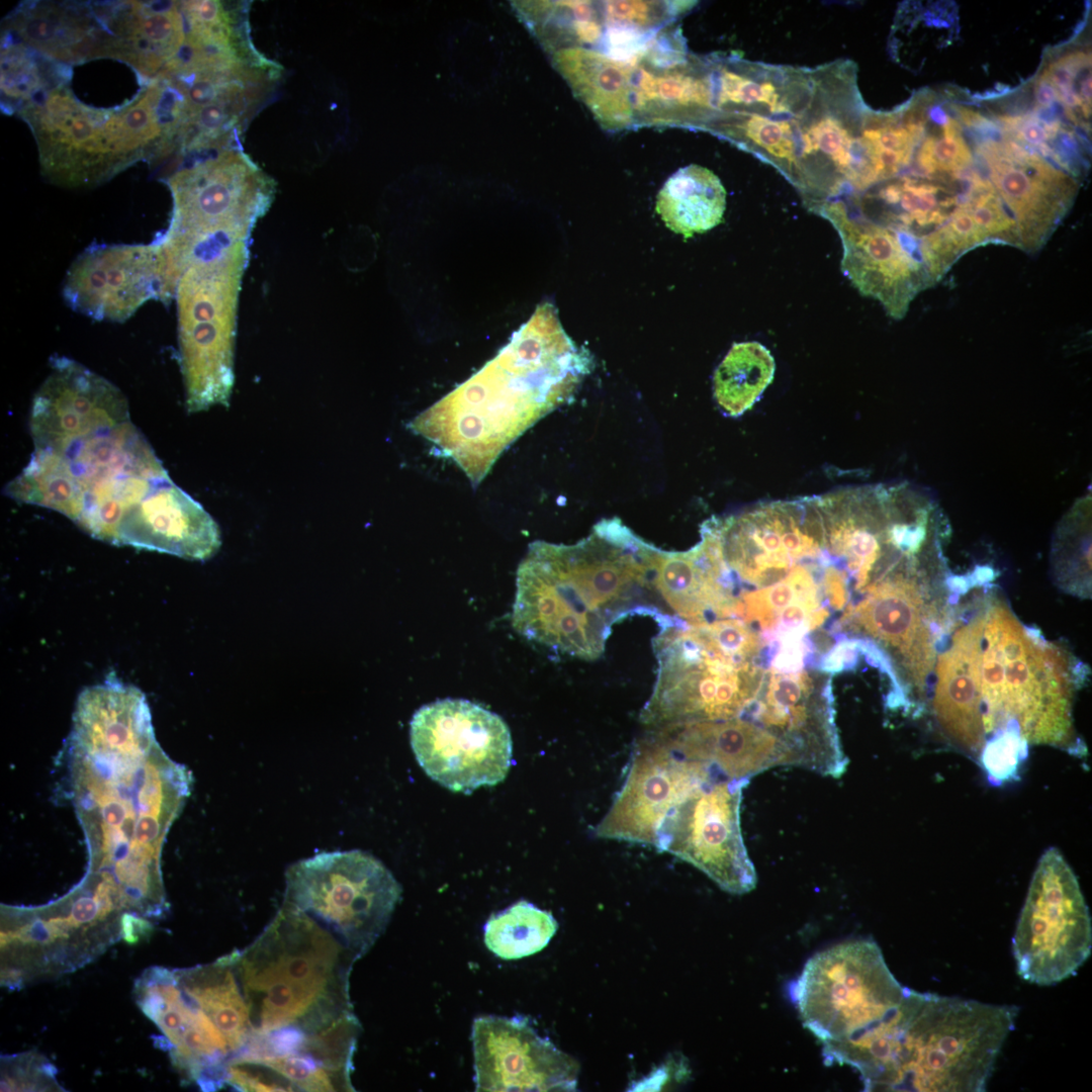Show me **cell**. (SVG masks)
Wrapping results in <instances>:
<instances>
[{"label": "cell", "mask_w": 1092, "mask_h": 1092, "mask_svg": "<svg viewBox=\"0 0 1092 1092\" xmlns=\"http://www.w3.org/2000/svg\"><path fill=\"white\" fill-rule=\"evenodd\" d=\"M253 1033L294 1026L318 1031L351 1012L348 977L356 958L325 926L284 903L261 935L228 954Z\"/></svg>", "instance_id": "5b68a950"}, {"label": "cell", "mask_w": 1092, "mask_h": 1092, "mask_svg": "<svg viewBox=\"0 0 1092 1092\" xmlns=\"http://www.w3.org/2000/svg\"><path fill=\"white\" fill-rule=\"evenodd\" d=\"M225 1084L241 1091H296L291 1083L269 1067L239 1059L229 1061Z\"/></svg>", "instance_id": "836d02e7"}, {"label": "cell", "mask_w": 1092, "mask_h": 1092, "mask_svg": "<svg viewBox=\"0 0 1092 1092\" xmlns=\"http://www.w3.org/2000/svg\"><path fill=\"white\" fill-rule=\"evenodd\" d=\"M248 242L206 252L184 271L176 287L180 367L190 414L229 406L234 349Z\"/></svg>", "instance_id": "30bf717a"}, {"label": "cell", "mask_w": 1092, "mask_h": 1092, "mask_svg": "<svg viewBox=\"0 0 1092 1092\" xmlns=\"http://www.w3.org/2000/svg\"><path fill=\"white\" fill-rule=\"evenodd\" d=\"M726 190L716 174L699 165L678 169L657 194L655 209L665 225L686 239L717 226Z\"/></svg>", "instance_id": "f1b7e54d"}, {"label": "cell", "mask_w": 1092, "mask_h": 1092, "mask_svg": "<svg viewBox=\"0 0 1092 1092\" xmlns=\"http://www.w3.org/2000/svg\"><path fill=\"white\" fill-rule=\"evenodd\" d=\"M55 1073L54 1066L37 1054L3 1057L1 1091H59Z\"/></svg>", "instance_id": "d6a6232c"}, {"label": "cell", "mask_w": 1092, "mask_h": 1092, "mask_svg": "<svg viewBox=\"0 0 1092 1092\" xmlns=\"http://www.w3.org/2000/svg\"><path fill=\"white\" fill-rule=\"evenodd\" d=\"M133 995L142 1012L162 1032L158 1045L169 1052L174 1067L204 1091L225 1084L232 1058L218 1028L179 987L173 970L151 967L135 980Z\"/></svg>", "instance_id": "44dd1931"}, {"label": "cell", "mask_w": 1092, "mask_h": 1092, "mask_svg": "<svg viewBox=\"0 0 1092 1092\" xmlns=\"http://www.w3.org/2000/svg\"><path fill=\"white\" fill-rule=\"evenodd\" d=\"M1092 948V925L1078 879L1059 849L1038 860L1012 938L1018 976L1039 986L1074 976Z\"/></svg>", "instance_id": "7c38bea8"}, {"label": "cell", "mask_w": 1092, "mask_h": 1092, "mask_svg": "<svg viewBox=\"0 0 1092 1092\" xmlns=\"http://www.w3.org/2000/svg\"><path fill=\"white\" fill-rule=\"evenodd\" d=\"M1034 94L1037 103L1044 107L1051 106L1058 98L1054 85L1043 74L1037 78Z\"/></svg>", "instance_id": "f35d334b"}, {"label": "cell", "mask_w": 1092, "mask_h": 1092, "mask_svg": "<svg viewBox=\"0 0 1092 1092\" xmlns=\"http://www.w3.org/2000/svg\"><path fill=\"white\" fill-rule=\"evenodd\" d=\"M790 992L803 1025L822 1042L825 1064L856 1069L884 1045L910 989L875 940L858 938L811 957Z\"/></svg>", "instance_id": "52a82bcc"}, {"label": "cell", "mask_w": 1092, "mask_h": 1092, "mask_svg": "<svg viewBox=\"0 0 1092 1092\" xmlns=\"http://www.w3.org/2000/svg\"><path fill=\"white\" fill-rule=\"evenodd\" d=\"M813 208L840 236L843 274L862 295L879 300L892 317H903L913 298L932 285L916 251L901 235L850 217L841 202H822Z\"/></svg>", "instance_id": "ffe728a7"}, {"label": "cell", "mask_w": 1092, "mask_h": 1092, "mask_svg": "<svg viewBox=\"0 0 1092 1092\" xmlns=\"http://www.w3.org/2000/svg\"><path fill=\"white\" fill-rule=\"evenodd\" d=\"M657 549L618 518L571 545L531 543L517 570L514 629L557 652L599 658L615 623L663 615L652 583Z\"/></svg>", "instance_id": "3957f363"}, {"label": "cell", "mask_w": 1092, "mask_h": 1092, "mask_svg": "<svg viewBox=\"0 0 1092 1092\" xmlns=\"http://www.w3.org/2000/svg\"><path fill=\"white\" fill-rule=\"evenodd\" d=\"M152 923L148 918L125 913L121 918V937L125 942L133 944L152 931Z\"/></svg>", "instance_id": "8d00e7d4"}, {"label": "cell", "mask_w": 1092, "mask_h": 1092, "mask_svg": "<svg viewBox=\"0 0 1092 1092\" xmlns=\"http://www.w3.org/2000/svg\"><path fill=\"white\" fill-rule=\"evenodd\" d=\"M62 759L88 846L86 876L125 912L159 918L167 910L162 846L189 777L157 742L143 692L114 676L84 689Z\"/></svg>", "instance_id": "6da1fadb"}, {"label": "cell", "mask_w": 1092, "mask_h": 1092, "mask_svg": "<svg viewBox=\"0 0 1092 1092\" xmlns=\"http://www.w3.org/2000/svg\"><path fill=\"white\" fill-rule=\"evenodd\" d=\"M557 928L551 912L521 900L489 917L483 940L497 958L519 960L542 950Z\"/></svg>", "instance_id": "4dcf8cb0"}, {"label": "cell", "mask_w": 1092, "mask_h": 1092, "mask_svg": "<svg viewBox=\"0 0 1092 1092\" xmlns=\"http://www.w3.org/2000/svg\"><path fill=\"white\" fill-rule=\"evenodd\" d=\"M173 972L186 996L222 1033L233 1058L246 1045L253 1030L249 1008L229 956L212 964L173 969Z\"/></svg>", "instance_id": "83f0119b"}, {"label": "cell", "mask_w": 1092, "mask_h": 1092, "mask_svg": "<svg viewBox=\"0 0 1092 1092\" xmlns=\"http://www.w3.org/2000/svg\"><path fill=\"white\" fill-rule=\"evenodd\" d=\"M18 111L35 136L41 173L55 184L95 186L129 166L121 108H90L61 81L35 91Z\"/></svg>", "instance_id": "4fadbf2b"}, {"label": "cell", "mask_w": 1092, "mask_h": 1092, "mask_svg": "<svg viewBox=\"0 0 1092 1092\" xmlns=\"http://www.w3.org/2000/svg\"><path fill=\"white\" fill-rule=\"evenodd\" d=\"M1014 161L1001 156L998 146L985 144L982 152L991 179L1012 215L1021 249L1034 252L1046 242L1076 193L1074 179L1013 143L1006 148Z\"/></svg>", "instance_id": "603a6c76"}, {"label": "cell", "mask_w": 1092, "mask_h": 1092, "mask_svg": "<svg viewBox=\"0 0 1092 1092\" xmlns=\"http://www.w3.org/2000/svg\"><path fill=\"white\" fill-rule=\"evenodd\" d=\"M471 1038L476 1091L575 1090V1060L542 1037L525 1017L480 1016Z\"/></svg>", "instance_id": "ac0fdd59"}, {"label": "cell", "mask_w": 1092, "mask_h": 1092, "mask_svg": "<svg viewBox=\"0 0 1092 1092\" xmlns=\"http://www.w3.org/2000/svg\"><path fill=\"white\" fill-rule=\"evenodd\" d=\"M107 33L105 55L157 79L178 58L187 35L181 2L125 1L97 5Z\"/></svg>", "instance_id": "d4e9b609"}, {"label": "cell", "mask_w": 1092, "mask_h": 1092, "mask_svg": "<svg viewBox=\"0 0 1092 1092\" xmlns=\"http://www.w3.org/2000/svg\"><path fill=\"white\" fill-rule=\"evenodd\" d=\"M5 33L50 59L78 62L103 57L105 29L93 9L81 4H23L5 21Z\"/></svg>", "instance_id": "484cf974"}, {"label": "cell", "mask_w": 1092, "mask_h": 1092, "mask_svg": "<svg viewBox=\"0 0 1092 1092\" xmlns=\"http://www.w3.org/2000/svg\"><path fill=\"white\" fill-rule=\"evenodd\" d=\"M49 365L30 406L28 427L34 447L130 420L126 397L109 380L66 356H52Z\"/></svg>", "instance_id": "7402d4cb"}, {"label": "cell", "mask_w": 1092, "mask_h": 1092, "mask_svg": "<svg viewBox=\"0 0 1092 1092\" xmlns=\"http://www.w3.org/2000/svg\"><path fill=\"white\" fill-rule=\"evenodd\" d=\"M655 104L671 109L709 108L712 106L711 79L686 69L654 74L641 68L634 74L635 110Z\"/></svg>", "instance_id": "1f68e13d"}, {"label": "cell", "mask_w": 1092, "mask_h": 1092, "mask_svg": "<svg viewBox=\"0 0 1092 1092\" xmlns=\"http://www.w3.org/2000/svg\"><path fill=\"white\" fill-rule=\"evenodd\" d=\"M590 364L554 306L540 304L493 359L410 428L477 485L514 441L572 396Z\"/></svg>", "instance_id": "277c9868"}, {"label": "cell", "mask_w": 1092, "mask_h": 1092, "mask_svg": "<svg viewBox=\"0 0 1092 1092\" xmlns=\"http://www.w3.org/2000/svg\"><path fill=\"white\" fill-rule=\"evenodd\" d=\"M558 70L575 95L607 129L633 121L634 72L631 66L586 48H567L554 56Z\"/></svg>", "instance_id": "4316f807"}, {"label": "cell", "mask_w": 1092, "mask_h": 1092, "mask_svg": "<svg viewBox=\"0 0 1092 1092\" xmlns=\"http://www.w3.org/2000/svg\"><path fill=\"white\" fill-rule=\"evenodd\" d=\"M1017 1014L911 989L880 1091H985Z\"/></svg>", "instance_id": "ba28073f"}, {"label": "cell", "mask_w": 1092, "mask_h": 1092, "mask_svg": "<svg viewBox=\"0 0 1092 1092\" xmlns=\"http://www.w3.org/2000/svg\"><path fill=\"white\" fill-rule=\"evenodd\" d=\"M400 896L389 870L361 850L321 852L286 872L284 903L325 926L356 960L383 933Z\"/></svg>", "instance_id": "8fae6325"}, {"label": "cell", "mask_w": 1092, "mask_h": 1092, "mask_svg": "<svg viewBox=\"0 0 1092 1092\" xmlns=\"http://www.w3.org/2000/svg\"><path fill=\"white\" fill-rule=\"evenodd\" d=\"M856 649H858L857 641H840L824 657L821 668L825 671L835 672L842 670L846 665L850 666L853 663Z\"/></svg>", "instance_id": "d590c367"}, {"label": "cell", "mask_w": 1092, "mask_h": 1092, "mask_svg": "<svg viewBox=\"0 0 1092 1092\" xmlns=\"http://www.w3.org/2000/svg\"><path fill=\"white\" fill-rule=\"evenodd\" d=\"M657 729L686 758L712 766L729 779L750 780L778 765H793L784 744L757 723L738 717Z\"/></svg>", "instance_id": "cb8c5ba5"}, {"label": "cell", "mask_w": 1092, "mask_h": 1092, "mask_svg": "<svg viewBox=\"0 0 1092 1092\" xmlns=\"http://www.w3.org/2000/svg\"><path fill=\"white\" fill-rule=\"evenodd\" d=\"M638 739L623 784L595 827L599 838L653 846L674 807L693 790L716 777V768L682 756L657 729Z\"/></svg>", "instance_id": "2e32d148"}, {"label": "cell", "mask_w": 1092, "mask_h": 1092, "mask_svg": "<svg viewBox=\"0 0 1092 1092\" xmlns=\"http://www.w3.org/2000/svg\"><path fill=\"white\" fill-rule=\"evenodd\" d=\"M410 735L420 766L454 792L494 786L511 767L508 725L497 714L467 700L445 699L423 706L412 718Z\"/></svg>", "instance_id": "5bb4252c"}, {"label": "cell", "mask_w": 1092, "mask_h": 1092, "mask_svg": "<svg viewBox=\"0 0 1092 1092\" xmlns=\"http://www.w3.org/2000/svg\"><path fill=\"white\" fill-rule=\"evenodd\" d=\"M667 2L654 1H607L604 4L606 18L612 22L635 28H650L664 20L671 12Z\"/></svg>", "instance_id": "e575fe53"}, {"label": "cell", "mask_w": 1092, "mask_h": 1092, "mask_svg": "<svg viewBox=\"0 0 1092 1092\" xmlns=\"http://www.w3.org/2000/svg\"><path fill=\"white\" fill-rule=\"evenodd\" d=\"M744 718L774 734L793 766L831 778L845 771L848 760L836 731L830 688L806 671L771 669Z\"/></svg>", "instance_id": "e0dca14e"}, {"label": "cell", "mask_w": 1092, "mask_h": 1092, "mask_svg": "<svg viewBox=\"0 0 1092 1092\" xmlns=\"http://www.w3.org/2000/svg\"><path fill=\"white\" fill-rule=\"evenodd\" d=\"M776 362L759 342L735 343L715 370L714 397L728 417H739L759 400L771 383Z\"/></svg>", "instance_id": "f546056e"}, {"label": "cell", "mask_w": 1092, "mask_h": 1092, "mask_svg": "<svg viewBox=\"0 0 1092 1092\" xmlns=\"http://www.w3.org/2000/svg\"><path fill=\"white\" fill-rule=\"evenodd\" d=\"M62 295L72 310L92 320H128L148 300L160 299L158 246L92 244L70 265Z\"/></svg>", "instance_id": "d6986e66"}, {"label": "cell", "mask_w": 1092, "mask_h": 1092, "mask_svg": "<svg viewBox=\"0 0 1092 1092\" xmlns=\"http://www.w3.org/2000/svg\"><path fill=\"white\" fill-rule=\"evenodd\" d=\"M942 645V644H941ZM1070 654L1024 626L990 597L952 623L937 651L931 706L947 727L984 745L1001 736L1050 745L1077 756L1073 700L1080 677ZM983 745V746H984Z\"/></svg>", "instance_id": "7a4b0ae2"}, {"label": "cell", "mask_w": 1092, "mask_h": 1092, "mask_svg": "<svg viewBox=\"0 0 1092 1092\" xmlns=\"http://www.w3.org/2000/svg\"><path fill=\"white\" fill-rule=\"evenodd\" d=\"M1018 136L1031 145L1046 148L1043 143L1049 138V132L1046 125L1043 127L1036 122L1029 121L1019 128Z\"/></svg>", "instance_id": "74e56055"}, {"label": "cell", "mask_w": 1092, "mask_h": 1092, "mask_svg": "<svg viewBox=\"0 0 1092 1092\" xmlns=\"http://www.w3.org/2000/svg\"><path fill=\"white\" fill-rule=\"evenodd\" d=\"M656 621V679L640 722L652 729L742 717L765 676L755 664L758 633L737 618L689 623L667 615Z\"/></svg>", "instance_id": "8992f818"}, {"label": "cell", "mask_w": 1092, "mask_h": 1092, "mask_svg": "<svg viewBox=\"0 0 1092 1092\" xmlns=\"http://www.w3.org/2000/svg\"><path fill=\"white\" fill-rule=\"evenodd\" d=\"M748 783L716 777L701 784L663 821L654 847L693 864L728 893L753 890L756 873L740 826Z\"/></svg>", "instance_id": "9a60e30c"}, {"label": "cell", "mask_w": 1092, "mask_h": 1092, "mask_svg": "<svg viewBox=\"0 0 1092 1092\" xmlns=\"http://www.w3.org/2000/svg\"><path fill=\"white\" fill-rule=\"evenodd\" d=\"M173 210L167 230L154 243L161 260V295L175 299L184 271L206 247L248 242L257 220L270 206L274 184L246 155L217 150L167 180Z\"/></svg>", "instance_id": "9c48e42d"}]
</instances>
